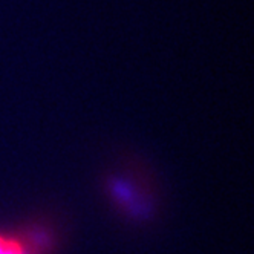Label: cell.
Returning <instances> with one entry per match:
<instances>
[{
    "mask_svg": "<svg viewBox=\"0 0 254 254\" xmlns=\"http://www.w3.org/2000/svg\"><path fill=\"white\" fill-rule=\"evenodd\" d=\"M0 254H26V250L17 239L0 236Z\"/></svg>",
    "mask_w": 254,
    "mask_h": 254,
    "instance_id": "1",
    "label": "cell"
}]
</instances>
